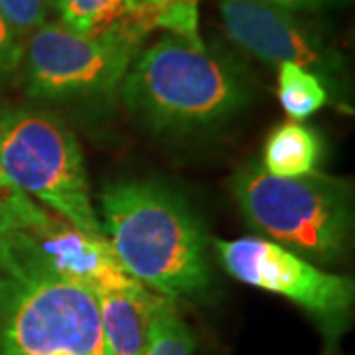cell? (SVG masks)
I'll list each match as a JSON object with an SVG mask.
<instances>
[{"mask_svg": "<svg viewBox=\"0 0 355 355\" xmlns=\"http://www.w3.org/2000/svg\"><path fill=\"white\" fill-rule=\"evenodd\" d=\"M259 4H265L270 8H279L284 12L292 14H310V12H320L328 6L338 4L340 0H253Z\"/></svg>", "mask_w": 355, "mask_h": 355, "instance_id": "obj_19", "label": "cell"}, {"mask_svg": "<svg viewBox=\"0 0 355 355\" xmlns=\"http://www.w3.org/2000/svg\"><path fill=\"white\" fill-rule=\"evenodd\" d=\"M0 10L20 40L46 22V0H0Z\"/></svg>", "mask_w": 355, "mask_h": 355, "instance_id": "obj_17", "label": "cell"}, {"mask_svg": "<svg viewBox=\"0 0 355 355\" xmlns=\"http://www.w3.org/2000/svg\"><path fill=\"white\" fill-rule=\"evenodd\" d=\"M196 336L180 316L174 302L158 296L148 322L146 347L142 355H193Z\"/></svg>", "mask_w": 355, "mask_h": 355, "instance_id": "obj_15", "label": "cell"}, {"mask_svg": "<svg viewBox=\"0 0 355 355\" xmlns=\"http://www.w3.org/2000/svg\"><path fill=\"white\" fill-rule=\"evenodd\" d=\"M223 270L247 286L284 296L316 322L330 349L352 326L355 284L352 277L322 266L259 235L214 241Z\"/></svg>", "mask_w": 355, "mask_h": 355, "instance_id": "obj_7", "label": "cell"}, {"mask_svg": "<svg viewBox=\"0 0 355 355\" xmlns=\"http://www.w3.org/2000/svg\"><path fill=\"white\" fill-rule=\"evenodd\" d=\"M247 69L225 50L166 34L140 50L121 81L128 113L154 135L182 137L231 121L251 99Z\"/></svg>", "mask_w": 355, "mask_h": 355, "instance_id": "obj_2", "label": "cell"}, {"mask_svg": "<svg viewBox=\"0 0 355 355\" xmlns=\"http://www.w3.org/2000/svg\"><path fill=\"white\" fill-rule=\"evenodd\" d=\"M12 235L14 233H8V231H4V229L0 227V266H2L4 259H6V254H8V251H10Z\"/></svg>", "mask_w": 355, "mask_h": 355, "instance_id": "obj_20", "label": "cell"}, {"mask_svg": "<svg viewBox=\"0 0 355 355\" xmlns=\"http://www.w3.org/2000/svg\"><path fill=\"white\" fill-rule=\"evenodd\" d=\"M146 34L166 30L168 34L203 44L200 36V0H130Z\"/></svg>", "mask_w": 355, "mask_h": 355, "instance_id": "obj_14", "label": "cell"}, {"mask_svg": "<svg viewBox=\"0 0 355 355\" xmlns=\"http://www.w3.org/2000/svg\"><path fill=\"white\" fill-rule=\"evenodd\" d=\"M324 160V139L316 128L300 121H282L266 135L261 168L279 178L314 174Z\"/></svg>", "mask_w": 355, "mask_h": 355, "instance_id": "obj_11", "label": "cell"}, {"mask_svg": "<svg viewBox=\"0 0 355 355\" xmlns=\"http://www.w3.org/2000/svg\"><path fill=\"white\" fill-rule=\"evenodd\" d=\"M231 191L249 227L314 265H336L352 249V180L320 170L279 178L249 164L233 174Z\"/></svg>", "mask_w": 355, "mask_h": 355, "instance_id": "obj_4", "label": "cell"}, {"mask_svg": "<svg viewBox=\"0 0 355 355\" xmlns=\"http://www.w3.org/2000/svg\"><path fill=\"white\" fill-rule=\"evenodd\" d=\"M227 38L270 65L296 64L316 73L330 95L347 97V64L330 38L300 14L253 0H216Z\"/></svg>", "mask_w": 355, "mask_h": 355, "instance_id": "obj_8", "label": "cell"}, {"mask_svg": "<svg viewBox=\"0 0 355 355\" xmlns=\"http://www.w3.org/2000/svg\"><path fill=\"white\" fill-rule=\"evenodd\" d=\"M142 40L132 34L79 36L60 22H44L26 44L24 77L30 99L77 103L119 93Z\"/></svg>", "mask_w": 355, "mask_h": 355, "instance_id": "obj_6", "label": "cell"}, {"mask_svg": "<svg viewBox=\"0 0 355 355\" xmlns=\"http://www.w3.org/2000/svg\"><path fill=\"white\" fill-rule=\"evenodd\" d=\"M16 235L40 263L93 292L127 291L139 284L121 266L105 237L83 233L60 217H51L46 225Z\"/></svg>", "mask_w": 355, "mask_h": 355, "instance_id": "obj_9", "label": "cell"}, {"mask_svg": "<svg viewBox=\"0 0 355 355\" xmlns=\"http://www.w3.org/2000/svg\"><path fill=\"white\" fill-rule=\"evenodd\" d=\"M0 166L10 184L93 237L103 235L76 135L55 114L0 109Z\"/></svg>", "mask_w": 355, "mask_h": 355, "instance_id": "obj_5", "label": "cell"}, {"mask_svg": "<svg viewBox=\"0 0 355 355\" xmlns=\"http://www.w3.org/2000/svg\"><path fill=\"white\" fill-rule=\"evenodd\" d=\"M0 355H109L95 292L40 263L16 233L0 266Z\"/></svg>", "mask_w": 355, "mask_h": 355, "instance_id": "obj_3", "label": "cell"}, {"mask_svg": "<svg viewBox=\"0 0 355 355\" xmlns=\"http://www.w3.org/2000/svg\"><path fill=\"white\" fill-rule=\"evenodd\" d=\"M22 55H24L22 40L16 36V32L0 10V76L12 73L22 62Z\"/></svg>", "mask_w": 355, "mask_h": 355, "instance_id": "obj_18", "label": "cell"}, {"mask_svg": "<svg viewBox=\"0 0 355 355\" xmlns=\"http://www.w3.org/2000/svg\"><path fill=\"white\" fill-rule=\"evenodd\" d=\"M328 355H334V354H331V349H330V352H328Z\"/></svg>", "mask_w": 355, "mask_h": 355, "instance_id": "obj_21", "label": "cell"}, {"mask_svg": "<svg viewBox=\"0 0 355 355\" xmlns=\"http://www.w3.org/2000/svg\"><path fill=\"white\" fill-rule=\"evenodd\" d=\"M51 214L10 184L0 166V227L8 233H26L46 225Z\"/></svg>", "mask_w": 355, "mask_h": 355, "instance_id": "obj_16", "label": "cell"}, {"mask_svg": "<svg viewBox=\"0 0 355 355\" xmlns=\"http://www.w3.org/2000/svg\"><path fill=\"white\" fill-rule=\"evenodd\" d=\"M95 298L99 304L107 354H144L148 322L158 294L137 284L127 291H97Z\"/></svg>", "mask_w": 355, "mask_h": 355, "instance_id": "obj_10", "label": "cell"}, {"mask_svg": "<svg viewBox=\"0 0 355 355\" xmlns=\"http://www.w3.org/2000/svg\"><path fill=\"white\" fill-rule=\"evenodd\" d=\"M99 203L103 235L130 279L172 302L207 291V235L182 193L125 180L107 184Z\"/></svg>", "mask_w": 355, "mask_h": 355, "instance_id": "obj_1", "label": "cell"}, {"mask_svg": "<svg viewBox=\"0 0 355 355\" xmlns=\"http://www.w3.org/2000/svg\"><path fill=\"white\" fill-rule=\"evenodd\" d=\"M277 67V97L292 121L304 123L331 101L330 91L316 73L296 64H279Z\"/></svg>", "mask_w": 355, "mask_h": 355, "instance_id": "obj_13", "label": "cell"}, {"mask_svg": "<svg viewBox=\"0 0 355 355\" xmlns=\"http://www.w3.org/2000/svg\"><path fill=\"white\" fill-rule=\"evenodd\" d=\"M58 14L60 24L79 36L99 38L109 34H132L144 40L130 0H46Z\"/></svg>", "mask_w": 355, "mask_h": 355, "instance_id": "obj_12", "label": "cell"}]
</instances>
